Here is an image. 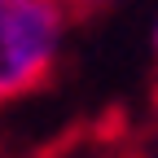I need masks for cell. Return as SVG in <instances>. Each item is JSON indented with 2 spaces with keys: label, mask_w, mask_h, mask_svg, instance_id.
Returning a JSON list of instances; mask_svg holds the SVG:
<instances>
[{
  "label": "cell",
  "mask_w": 158,
  "mask_h": 158,
  "mask_svg": "<svg viewBox=\"0 0 158 158\" xmlns=\"http://www.w3.org/2000/svg\"><path fill=\"white\" fill-rule=\"evenodd\" d=\"M66 0H0V101L31 92L66 48Z\"/></svg>",
  "instance_id": "cell-1"
},
{
  "label": "cell",
  "mask_w": 158,
  "mask_h": 158,
  "mask_svg": "<svg viewBox=\"0 0 158 158\" xmlns=\"http://www.w3.org/2000/svg\"><path fill=\"white\" fill-rule=\"evenodd\" d=\"M66 5H79V9H101V5H114V0H66Z\"/></svg>",
  "instance_id": "cell-2"
},
{
  "label": "cell",
  "mask_w": 158,
  "mask_h": 158,
  "mask_svg": "<svg viewBox=\"0 0 158 158\" xmlns=\"http://www.w3.org/2000/svg\"><path fill=\"white\" fill-rule=\"evenodd\" d=\"M154 48H158V22H154Z\"/></svg>",
  "instance_id": "cell-3"
}]
</instances>
